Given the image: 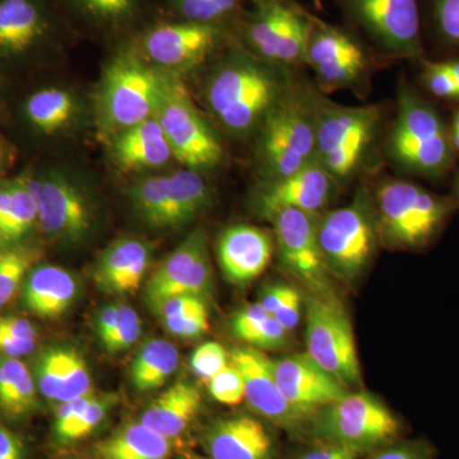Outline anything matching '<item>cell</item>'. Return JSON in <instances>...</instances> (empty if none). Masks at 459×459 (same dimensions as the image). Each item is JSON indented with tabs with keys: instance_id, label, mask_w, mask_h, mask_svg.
Wrapping results in <instances>:
<instances>
[{
	"instance_id": "cell-4",
	"label": "cell",
	"mask_w": 459,
	"mask_h": 459,
	"mask_svg": "<svg viewBox=\"0 0 459 459\" xmlns=\"http://www.w3.org/2000/svg\"><path fill=\"white\" fill-rule=\"evenodd\" d=\"M309 99L316 126V161L336 181L349 179L373 144L380 108L374 105L342 107L316 96Z\"/></svg>"
},
{
	"instance_id": "cell-56",
	"label": "cell",
	"mask_w": 459,
	"mask_h": 459,
	"mask_svg": "<svg viewBox=\"0 0 459 459\" xmlns=\"http://www.w3.org/2000/svg\"><path fill=\"white\" fill-rule=\"evenodd\" d=\"M117 312H119V304H110L96 316V333L101 342L113 332L115 325H117Z\"/></svg>"
},
{
	"instance_id": "cell-60",
	"label": "cell",
	"mask_w": 459,
	"mask_h": 459,
	"mask_svg": "<svg viewBox=\"0 0 459 459\" xmlns=\"http://www.w3.org/2000/svg\"><path fill=\"white\" fill-rule=\"evenodd\" d=\"M455 202H457V204H459V174L458 177L455 178Z\"/></svg>"
},
{
	"instance_id": "cell-34",
	"label": "cell",
	"mask_w": 459,
	"mask_h": 459,
	"mask_svg": "<svg viewBox=\"0 0 459 459\" xmlns=\"http://www.w3.org/2000/svg\"><path fill=\"white\" fill-rule=\"evenodd\" d=\"M91 26L117 32L138 22L144 0H65Z\"/></svg>"
},
{
	"instance_id": "cell-2",
	"label": "cell",
	"mask_w": 459,
	"mask_h": 459,
	"mask_svg": "<svg viewBox=\"0 0 459 459\" xmlns=\"http://www.w3.org/2000/svg\"><path fill=\"white\" fill-rule=\"evenodd\" d=\"M388 152L402 170L427 179H443L455 165L448 124L410 86L400 90Z\"/></svg>"
},
{
	"instance_id": "cell-3",
	"label": "cell",
	"mask_w": 459,
	"mask_h": 459,
	"mask_svg": "<svg viewBox=\"0 0 459 459\" xmlns=\"http://www.w3.org/2000/svg\"><path fill=\"white\" fill-rule=\"evenodd\" d=\"M380 237L398 249L421 250L442 234L457 202L418 184L388 180L377 190Z\"/></svg>"
},
{
	"instance_id": "cell-12",
	"label": "cell",
	"mask_w": 459,
	"mask_h": 459,
	"mask_svg": "<svg viewBox=\"0 0 459 459\" xmlns=\"http://www.w3.org/2000/svg\"><path fill=\"white\" fill-rule=\"evenodd\" d=\"M352 20L392 56H424L419 0H342Z\"/></svg>"
},
{
	"instance_id": "cell-11",
	"label": "cell",
	"mask_w": 459,
	"mask_h": 459,
	"mask_svg": "<svg viewBox=\"0 0 459 459\" xmlns=\"http://www.w3.org/2000/svg\"><path fill=\"white\" fill-rule=\"evenodd\" d=\"M314 23L316 20L295 4L256 5L243 30L256 56L286 68L307 63Z\"/></svg>"
},
{
	"instance_id": "cell-63",
	"label": "cell",
	"mask_w": 459,
	"mask_h": 459,
	"mask_svg": "<svg viewBox=\"0 0 459 459\" xmlns=\"http://www.w3.org/2000/svg\"><path fill=\"white\" fill-rule=\"evenodd\" d=\"M186 459H204V458H199V457H190V458H186Z\"/></svg>"
},
{
	"instance_id": "cell-49",
	"label": "cell",
	"mask_w": 459,
	"mask_h": 459,
	"mask_svg": "<svg viewBox=\"0 0 459 459\" xmlns=\"http://www.w3.org/2000/svg\"><path fill=\"white\" fill-rule=\"evenodd\" d=\"M161 319L208 309L205 299L195 295H175L151 305Z\"/></svg>"
},
{
	"instance_id": "cell-31",
	"label": "cell",
	"mask_w": 459,
	"mask_h": 459,
	"mask_svg": "<svg viewBox=\"0 0 459 459\" xmlns=\"http://www.w3.org/2000/svg\"><path fill=\"white\" fill-rule=\"evenodd\" d=\"M36 221H39L38 204L25 180L18 179L0 188V241L20 240Z\"/></svg>"
},
{
	"instance_id": "cell-44",
	"label": "cell",
	"mask_w": 459,
	"mask_h": 459,
	"mask_svg": "<svg viewBox=\"0 0 459 459\" xmlns=\"http://www.w3.org/2000/svg\"><path fill=\"white\" fill-rule=\"evenodd\" d=\"M421 60V82L434 98L448 102H459L458 91L451 74L443 65L442 60Z\"/></svg>"
},
{
	"instance_id": "cell-32",
	"label": "cell",
	"mask_w": 459,
	"mask_h": 459,
	"mask_svg": "<svg viewBox=\"0 0 459 459\" xmlns=\"http://www.w3.org/2000/svg\"><path fill=\"white\" fill-rule=\"evenodd\" d=\"M38 406L35 380L20 359L0 353V410L9 418H22Z\"/></svg>"
},
{
	"instance_id": "cell-42",
	"label": "cell",
	"mask_w": 459,
	"mask_h": 459,
	"mask_svg": "<svg viewBox=\"0 0 459 459\" xmlns=\"http://www.w3.org/2000/svg\"><path fill=\"white\" fill-rule=\"evenodd\" d=\"M141 331V319L135 310L129 305L119 304L117 325L113 332L102 341V346L110 353L124 351L137 342Z\"/></svg>"
},
{
	"instance_id": "cell-13",
	"label": "cell",
	"mask_w": 459,
	"mask_h": 459,
	"mask_svg": "<svg viewBox=\"0 0 459 459\" xmlns=\"http://www.w3.org/2000/svg\"><path fill=\"white\" fill-rule=\"evenodd\" d=\"M270 221L276 234L281 263L310 294L333 295L331 272L318 240L316 216L298 210H282Z\"/></svg>"
},
{
	"instance_id": "cell-59",
	"label": "cell",
	"mask_w": 459,
	"mask_h": 459,
	"mask_svg": "<svg viewBox=\"0 0 459 459\" xmlns=\"http://www.w3.org/2000/svg\"><path fill=\"white\" fill-rule=\"evenodd\" d=\"M452 128H459V108L453 111L451 124Z\"/></svg>"
},
{
	"instance_id": "cell-1",
	"label": "cell",
	"mask_w": 459,
	"mask_h": 459,
	"mask_svg": "<svg viewBox=\"0 0 459 459\" xmlns=\"http://www.w3.org/2000/svg\"><path fill=\"white\" fill-rule=\"evenodd\" d=\"M279 65L258 62L246 54H234L208 81V107L228 131L247 135L258 131L265 117L291 90L286 72Z\"/></svg>"
},
{
	"instance_id": "cell-36",
	"label": "cell",
	"mask_w": 459,
	"mask_h": 459,
	"mask_svg": "<svg viewBox=\"0 0 459 459\" xmlns=\"http://www.w3.org/2000/svg\"><path fill=\"white\" fill-rule=\"evenodd\" d=\"M175 13L186 22L220 25L240 9L241 0H169Z\"/></svg>"
},
{
	"instance_id": "cell-9",
	"label": "cell",
	"mask_w": 459,
	"mask_h": 459,
	"mask_svg": "<svg viewBox=\"0 0 459 459\" xmlns=\"http://www.w3.org/2000/svg\"><path fill=\"white\" fill-rule=\"evenodd\" d=\"M307 347L310 358L347 389L361 385L351 320L334 294L307 299Z\"/></svg>"
},
{
	"instance_id": "cell-26",
	"label": "cell",
	"mask_w": 459,
	"mask_h": 459,
	"mask_svg": "<svg viewBox=\"0 0 459 459\" xmlns=\"http://www.w3.org/2000/svg\"><path fill=\"white\" fill-rule=\"evenodd\" d=\"M113 156L124 170L160 168L171 159L170 144L155 117L120 133Z\"/></svg>"
},
{
	"instance_id": "cell-29",
	"label": "cell",
	"mask_w": 459,
	"mask_h": 459,
	"mask_svg": "<svg viewBox=\"0 0 459 459\" xmlns=\"http://www.w3.org/2000/svg\"><path fill=\"white\" fill-rule=\"evenodd\" d=\"M211 192L198 171L180 170L168 177L166 229L186 225L210 204Z\"/></svg>"
},
{
	"instance_id": "cell-50",
	"label": "cell",
	"mask_w": 459,
	"mask_h": 459,
	"mask_svg": "<svg viewBox=\"0 0 459 459\" xmlns=\"http://www.w3.org/2000/svg\"><path fill=\"white\" fill-rule=\"evenodd\" d=\"M271 314L259 303L250 304L234 314L231 319V332L238 340L244 341L259 325H262Z\"/></svg>"
},
{
	"instance_id": "cell-37",
	"label": "cell",
	"mask_w": 459,
	"mask_h": 459,
	"mask_svg": "<svg viewBox=\"0 0 459 459\" xmlns=\"http://www.w3.org/2000/svg\"><path fill=\"white\" fill-rule=\"evenodd\" d=\"M429 22L437 44L459 56V0H429Z\"/></svg>"
},
{
	"instance_id": "cell-43",
	"label": "cell",
	"mask_w": 459,
	"mask_h": 459,
	"mask_svg": "<svg viewBox=\"0 0 459 459\" xmlns=\"http://www.w3.org/2000/svg\"><path fill=\"white\" fill-rule=\"evenodd\" d=\"M207 383L208 392L220 403L235 406L246 398L243 377L231 361Z\"/></svg>"
},
{
	"instance_id": "cell-8",
	"label": "cell",
	"mask_w": 459,
	"mask_h": 459,
	"mask_svg": "<svg viewBox=\"0 0 459 459\" xmlns=\"http://www.w3.org/2000/svg\"><path fill=\"white\" fill-rule=\"evenodd\" d=\"M165 78L135 51L115 56L102 78L100 101L105 120L126 131L155 117Z\"/></svg>"
},
{
	"instance_id": "cell-19",
	"label": "cell",
	"mask_w": 459,
	"mask_h": 459,
	"mask_svg": "<svg viewBox=\"0 0 459 459\" xmlns=\"http://www.w3.org/2000/svg\"><path fill=\"white\" fill-rule=\"evenodd\" d=\"M307 63L312 66L322 90L331 92L358 82L367 71L368 56L351 35L316 21L307 45Z\"/></svg>"
},
{
	"instance_id": "cell-28",
	"label": "cell",
	"mask_w": 459,
	"mask_h": 459,
	"mask_svg": "<svg viewBox=\"0 0 459 459\" xmlns=\"http://www.w3.org/2000/svg\"><path fill=\"white\" fill-rule=\"evenodd\" d=\"M101 459H169L170 439L142 424L132 422L96 446Z\"/></svg>"
},
{
	"instance_id": "cell-24",
	"label": "cell",
	"mask_w": 459,
	"mask_h": 459,
	"mask_svg": "<svg viewBox=\"0 0 459 459\" xmlns=\"http://www.w3.org/2000/svg\"><path fill=\"white\" fill-rule=\"evenodd\" d=\"M151 262L150 247L137 238H122L105 250L93 280L101 291L128 295L140 289Z\"/></svg>"
},
{
	"instance_id": "cell-17",
	"label": "cell",
	"mask_w": 459,
	"mask_h": 459,
	"mask_svg": "<svg viewBox=\"0 0 459 459\" xmlns=\"http://www.w3.org/2000/svg\"><path fill=\"white\" fill-rule=\"evenodd\" d=\"M273 371L290 406L307 428L320 410L350 392L336 377L320 368L307 352L292 353L273 360Z\"/></svg>"
},
{
	"instance_id": "cell-16",
	"label": "cell",
	"mask_w": 459,
	"mask_h": 459,
	"mask_svg": "<svg viewBox=\"0 0 459 459\" xmlns=\"http://www.w3.org/2000/svg\"><path fill=\"white\" fill-rule=\"evenodd\" d=\"M229 355L230 361L243 377L244 400L250 409L289 434H303L307 425L299 418L281 391L274 377L273 360L252 346L235 347Z\"/></svg>"
},
{
	"instance_id": "cell-58",
	"label": "cell",
	"mask_w": 459,
	"mask_h": 459,
	"mask_svg": "<svg viewBox=\"0 0 459 459\" xmlns=\"http://www.w3.org/2000/svg\"><path fill=\"white\" fill-rule=\"evenodd\" d=\"M255 5H267V4H294L291 0H252Z\"/></svg>"
},
{
	"instance_id": "cell-22",
	"label": "cell",
	"mask_w": 459,
	"mask_h": 459,
	"mask_svg": "<svg viewBox=\"0 0 459 459\" xmlns=\"http://www.w3.org/2000/svg\"><path fill=\"white\" fill-rule=\"evenodd\" d=\"M272 255L271 235L255 226H230L217 243L223 277L235 286H246L258 279L270 265Z\"/></svg>"
},
{
	"instance_id": "cell-46",
	"label": "cell",
	"mask_w": 459,
	"mask_h": 459,
	"mask_svg": "<svg viewBox=\"0 0 459 459\" xmlns=\"http://www.w3.org/2000/svg\"><path fill=\"white\" fill-rule=\"evenodd\" d=\"M165 328L174 336L181 338H197L207 333L210 329V314L208 309L198 310L162 319Z\"/></svg>"
},
{
	"instance_id": "cell-21",
	"label": "cell",
	"mask_w": 459,
	"mask_h": 459,
	"mask_svg": "<svg viewBox=\"0 0 459 459\" xmlns=\"http://www.w3.org/2000/svg\"><path fill=\"white\" fill-rule=\"evenodd\" d=\"M53 33L44 0H0V57L29 56L48 44Z\"/></svg>"
},
{
	"instance_id": "cell-20",
	"label": "cell",
	"mask_w": 459,
	"mask_h": 459,
	"mask_svg": "<svg viewBox=\"0 0 459 459\" xmlns=\"http://www.w3.org/2000/svg\"><path fill=\"white\" fill-rule=\"evenodd\" d=\"M337 181L318 161L279 179L265 180L255 195V208L270 220L282 210L316 216L331 202Z\"/></svg>"
},
{
	"instance_id": "cell-30",
	"label": "cell",
	"mask_w": 459,
	"mask_h": 459,
	"mask_svg": "<svg viewBox=\"0 0 459 459\" xmlns=\"http://www.w3.org/2000/svg\"><path fill=\"white\" fill-rule=\"evenodd\" d=\"M179 365V352L164 340L148 341L135 355L131 367V379L141 394L155 391L168 382Z\"/></svg>"
},
{
	"instance_id": "cell-27",
	"label": "cell",
	"mask_w": 459,
	"mask_h": 459,
	"mask_svg": "<svg viewBox=\"0 0 459 459\" xmlns=\"http://www.w3.org/2000/svg\"><path fill=\"white\" fill-rule=\"evenodd\" d=\"M77 296V282L68 271L42 265L30 274L23 289L27 309L40 318L53 319L65 314Z\"/></svg>"
},
{
	"instance_id": "cell-5",
	"label": "cell",
	"mask_w": 459,
	"mask_h": 459,
	"mask_svg": "<svg viewBox=\"0 0 459 459\" xmlns=\"http://www.w3.org/2000/svg\"><path fill=\"white\" fill-rule=\"evenodd\" d=\"M258 132L264 181L286 177L316 161L310 99L294 87L272 108Z\"/></svg>"
},
{
	"instance_id": "cell-6",
	"label": "cell",
	"mask_w": 459,
	"mask_h": 459,
	"mask_svg": "<svg viewBox=\"0 0 459 459\" xmlns=\"http://www.w3.org/2000/svg\"><path fill=\"white\" fill-rule=\"evenodd\" d=\"M316 230L329 272L346 282L358 280L373 259L379 232L370 195L361 190L351 204L323 216Z\"/></svg>"
},
{
	"instance_id": "cell-7",
	"label": "cell",
	"mask_w": 459,
	"mask_h": 459,
	"mask_svg": "<svg viewBox=\"0 0 459 459\" xmlns=\"http://www.w3.org/2000/svg\"><path fill=\"white\" fill-rule=\"evenodd\" d=\"M402 430L400 419L368 392H349L320 410L309 427L316 440L344 444L362 453L395 442Z\"/></svg>"
},
{
	"instance_id": "cell-57",
	"label": "cell",
	"mask_w": 459,
	"mask_h": 459,
	"mask_svg": "<svg viewBox=\"0 0 459 459\" xmlns=\"http://www.w3.org/2000/svg\"><path fill=\"white\" fill-rule=\"evenodd\" d=\"M442 63L448 74H451L452 80L455 81L459 98V56L448 57V59L442 60Z\"/></svg>"
},
{
	"instance_id": "cell-62",
	"label": "cell",
	"mask_w": 459,
	"mask_h": 459,
	"mask_svg": "<svg viewBox=\"0 0 459 459\" xmlns=\"http://www.w3.org/2000/svg\"><path fill=\"white\" fill-rule=\"evenodd\" d=\"M2 160H3V148H2V144H0V164H2Z\"/></svg>"
},
{
	"instance_id": "cell-38",
	"label": "cell",
	"mask_w": 459,
	"mask_h": 459,
	"mask_svg": "<svg viewBox=\"0 0 459 459\" xmlns=\"http://www.w3.org/2000/svg\"><path fill=\"white\" fill-rule=\"evenodd\" d=\"M38 332L32 323L17 316L0 318V353L21 359L35 350Z\"/></svg>"
},
{
	"instance_id": "cell-41",
	"label": "cell",
	"mask_w": 459,
	"mask_h": 459,
	"mask_svg": "<svg viewBox=\"0 0 459 459\" xmlns=\"http://www.w3.org/2000/svg\"><path fill=\"white\" fill-rule=\"evenodd\" d=\"M91 394H93L92 380H91L87 362L77 350L71 347L62 388H60L56 402L63 403V402L74 401Z\"/></svg>"
},
{
	"instance_id": "cell-55",
	"label": "cell",
	"mask_w": 459,
	"mask_h": 459,
	"mask_svg": "<svg viewBox=\"0 0 459 459\" xmlns=\"http://www.w3.org/2000/svg\"><path fill=\"white\" fill-rule=\"evenodd\" d=\"M0 459H25L22 440L3 425H0Z\"/></svg>"
},
{
	"instance_id": "cell-23",
	"label": "cell",
	"mask_w": 459,
	"mask_h": 459,
	"mask_svg": "<svg viewBox=\"0 0 459 459\" xmlns=\"http://www.w3.org/2000/svg\"><path fill=\"white\" fill-rule=\"evenodd\" d=\"M204 446L211 459H273L276 455L268 429L247 415L214 422L205 433Z\"/></svg>"
},
{
	"instance_id": "cell-39",
	"label": "cell",
	"mask_w": 459,
	"mask_h": 459,
	"mask_svg": "<svg viewBox=\"0 0 459 459\" xmlns=\"http://www.w3.org/2000/svg\"><path fill=\"white\" fill-rule=\"evenodd\" d=\"M71 347H50L38 362V385L48 400L56 402L65 377L66 360Z\"/></svg>"
},
{
	"instance_id": "cell-52",
	"label": "cell",
	"mask_w": 459,
	"mask_h": 459,
	"mask_svg": "<svg viewBox=\"0 0 459 459\" xmlns=\"http://www.w3.org/2000/svg\"><path fill=\"white\" fill-rule=\"evenodd\" d=\"M93 395H95V394L84 395V397L78 398V400L59 403V407H57L56 412V421H54V433H56L57 442L60 443V440L63 439L66 431H68L69 428L74 424V420L77 419L81 411L89 403Z\"/></svg>"
},
{
	"instance_id": "cell-10",
	"label": "cell",
	"mask_w": 459,
	"mask_h": 459,
	"mask_svg": "<svg viewBox=\"0 0 459 459\" xmlns=\"http://www.w3.org/2000/svg\"><path fill=\"white\" fill-rule=\"evenodd\" d=\"M155 117L170 144L172 156L190 170H208L221 162L219 138L199 114L184 84L165 78Z\"/></svg>"
},
{
	"instance_id": "cell-40",
	"label": "cell",
	"mask_w": 459,
	"mask_h": 459,
	"mask_svg": "<svg viewBox=\"0 0 459 459\" xmlns=\"http://www.w3.org/2000/svg\"><path fill=\"white\" fill-rule=\"evenodd\" d=\"M117 397L113 394L93 395L83 407L72 427L66 431L60 443H74L89 437L107 419L113 409Z\"/></svg>"
},
{
	"instance_id": "cell-33",
	"label": "cell",
	"mask_w": 459,
	"mask_h": 459,
	"mask_svg": "<svg viewBox=\"0 0 459 459\" xmlns=\"http://www.w3.org/2000/svg\"><path fill=\"white\" fill-rule=\"evenodd\" d=\"M75 113L77 104L74 96L68 91L54 87L32 93L25 102L27 120L45 134L63 131Z\"/></svg>"
},
{
	"instance_id": "cell-15",
	"label": "cell",
	"mask_w": 459,
	"mask_h": 459,
	"mask_svg": "<svg viewBox=\"0 0 459 459\" xmlns=\"http://www.w3.org/2000/svg\"><path fill=\"white\" fill-rule=\"evenodd\" d=\"M38 204L39 222L45 234L62 240H81L91 228V211L82 193L56 172L25 178Z\"/></svg>"
},
{
	"instance_id": "cell-54",
	"label": "cell",
	"mask_w": 459,
	"mask_h": 459,
	"mask_svg": "<svg viewBox=\"0 0 459 459\" xmlns=\"http://www.w3.org/2000/svg\"><path fill=\"white\" fill-rule=\"evenodd\" d=\"M295 290L294 287L281 285V283L280 285L267 287L261 295L259 304H261L271 316H273V314L280 309L281 305H283L287 299L292 295Z\"/></svg>"
},
{
	"instance_id": "cell-14",
	"label": "cell",
	"mask_w": 459,
	"mask_h": 459,
	"mask_svg": "<svg viewBox=\"0 0 459 459\" xmlns=\"http://www.w3.org/2000/svg\"><path fill=\"white\" fill-rule=\"evenodd\" d=\"M213 285L207 234L195 230L180 244L148 280L146 294L151 305L175 295L207 298Z\"/></svg>"
},
{
	"instance_id": "cell-25",
	"label": "cell",
	"mask_w": 459,
	"mask_h": 459,
	"mask_svg": "<svg viewBox=\"0 0 459 459\" xmlns=\"http://www.w3.org/2000/svg\"><path fill=\"white\" fill-rule=\"evenodd\" d=\"M201 409L202 395L197 386L179 380L148 404L141 422L171 440L188 430Z\"/></svg>"
},
{
	"instance_id": "cell-51",
	"label": "cell",
	"mask_w": 459,
	"mask_h": 459,
	"mask_svg": "<svg viewBox=\"0 0 459 459\" xmlns=\"http://www.w3.org/2000/svg\"><path fill=\"white\" fill-rule=\"evenodd\" d=\"M316 444L305 451L298 453L292 459H359L364 455L353 446L344 444L316 440Z\"/></svg>"
},
{
	"instance_id": "cell-18",
	"label": "cell",
	"mask_w": 459,
	"mask_h": 459,
	"mask_svg": "<svg viewBox=\"0 0 459 459\" xmlns=\"http://www.w3.org/2000/svg\"><path fill=\"white\" fill-rule=\"evenodd\" d=\"M220 40V25L179 21L151 26L141 35L140 49L153 65L186 69L204 62Z\"/></svg>"
},
{
	"instance_id": "cell-35",
	"label": "cell",
	"mask_w": 459,
	"mask_h": 459,
	"mask_svg": "<svg viewBox=\"0 0 459 459\" xmlns=\"http://www.w3.org/2000/svg\"><path fill=\"white\" fill-rule=\"evenodd\" d=\"M38 252L25 247L0 249V307L9 303L33 263Z\"/></svg>"
},
{
	"instance_id": "cell-61",
	"label": "cell",
	"mask_w": 459,
	"mask_h": 459,
	"mask_svg": "<svg viewBox=\"0 0 459 459\" xmlns=\"http://www.w3.org/2000/svg\"><path fill=\"white\" fill-rule=\"evenodd\" d=\"M314 4L316 5V7H320L322 5V0H313Z\"/></svg>"
},
{
	"instance_id": "cell-53",
	"label": "cell",
	"mask_w": 459,
	"mask_h": 459,
	"mask_svg": "<svg viewBox=\"0 0 459 459\" xmlns=\"http://www.w3.org/2000/svg\"><path fill=\"white\" fill-rule=\"evenodd\" d=\"M301 305H303V301H301L300 292L295 290L292 295L287 299L283 305H281L280 309L272 316H273L287 332H291L292 329H295L296 325H299V322H300Z\"/></svg>"
},
{
	"instance_id": "cell-45",
	"label": "cell",
	"mask_w": 459,
	"mask_h": 459,
	"mask_svg": "<svg viewBox=\"0 0 459 459\" xmlns=\"http://www.w3.org/2000/svg\"><path fill=\"white\" fill-rule=\"evenodd\" d=\"M230 362V355L219 342H204L195 349L190 358V368L195 376L204 380L220 373Z\"/></svg>"
},
{
	"instance_id": "cell-48",
	"label": "cell",
	"mask_w": 459,
	"mask_h": 459,
	"mask_svg": "<svg viewBox=\"0 0 459 459\" xmlns=\"http://www.w3.org/2000/svg\"><path fill=\"white\" fill-rule=\"evenodd\" d=\"M289 333L273 316H270L249 336L244 338L243 342L258 350H277L285 346Z\"/></svg>"
},
{
	"instance_id": "cell-47",
	"label": "cell",
	"mask_w": 459,
	"mask_h": 459,
	"mask_svg": "<svg viewBox=\"0 0 459 459\" xmlns=\"http://www.w3.org/2000/svg\"><path fill=\"white\" fill-rule=\"evenodd\" d=\"M368 459H435V451L425 440H407L376 449Z\"/></svg>"
}]
</instances>
